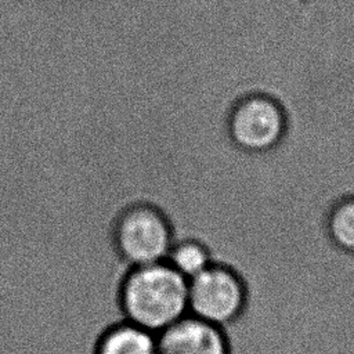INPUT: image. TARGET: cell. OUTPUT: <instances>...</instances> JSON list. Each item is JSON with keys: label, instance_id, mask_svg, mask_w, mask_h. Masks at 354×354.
<instances>
[{"label": "cell", "instance_id": "6da1fadb", "mask_svg": "<svg viewBox=\"0 0 354 354\" xmlns=\"http://www.w3.org/2000/svg\"><path fill=\"white\" fill-rule=\"evenodd\" d=\"M116 303L122 319L160 335L188 315V281L165 261L127 267L118 282Z\"/></svg>", "mask_w": 354, "mask_h": 354}, {"label": "cell", "instance_id": "7a4b0ae2", "mask_svg": "<svg viewBox=\"0 0 354 354\" xmlns=\"http://www.w3.org/2000/svg\"><path fill=\"white\" fill-rule=\"evenodd\" d=\"M249 306V286L232 266L214 261L188 281V314L227 329Z\"/></svg>", "mask_w": 354, "mask_h": 354}, {"label": "cell", "instance_id": "277c9868", "mask_svg": "<svg viewBox=\"0 0 354 354\" xmlns=\"http://www.w3.org/2000/svg\"><path fill=\"white\" fill-rule=\"evenodd\" d=\"M283 120L278 106L261 97L241 102L231 116L230 130L238 145L261 151L272 147L282 136Z\"/></svg>", "mask_w": 354, "mask_h": 354}, {"label": "cell", "instance_id": "ba28073f", "mask_svg": "<svg viewBox=\"0 0 354 354\" xmlns=\"http://www.w3.org/2000/svg\"><path fill=\"white\" fill-rule=\"evenodd\" d=\"M326 228L332 243L337 249L354 254V198L346 199L333 207Z\"/></svg>", "mask_w": 354, "mask_h": 354}, {"label": "cell", "instance_id": "5b68a950", "mask_svg": "<svg viewBox=\"0 0 354 354\" xmlns=\"http://www.w3.org/2000/svg\"><path fill=\"white\" fill-rule=\"evenodd\" d=\"M160 354H232L224 328L185 315L158 335Z\"/></svg>", "mask_w": 354, "mask_h": 354}, {"label": "cell", "instance_id": "52a82bcc", "mask_svg": "<svg viewBox=\"0 0 354 354\" xmlns=\"http://www.w3.org/2000/svg\"><path fill=\"white\" fill-rule=\"evenodd\" d=\"M214 261L216 260L212 257V252L207 245L189 238L174 241L165 263H167L183 278L189 281L203 272Z\"/></svg>", "mask_w": 354, "mask_h": 354}, {"label": "cell", "instance_id": "3957f363", "mask_svg": "<svg viewBox=\"0 0 354 354\" xmlns=\"http://www.w3.org/2000/svg\"><path fill=\"white\" fill-rule=\"evenodd\" d=\"M173 243L170 223L149 206L123 212L112 230V246L126 268L166 261Z\"/></svg>", "mask_w": 354, "mask_h": 354}, {"label": "cell", "instance_id": "8992f818", "mask_svg": "<svg viewBox=\"0 0 354 354\" xmlns=\"http://www.w3.org/2000/svg\"><path fill=\"white\" fill-rule=\"evenodd\" d=\"M90 354H160L159 339L158 335L120 319L95 332Z\"/></svg>", "mask_w": 354, "mask_h": 354}]
</instances>
